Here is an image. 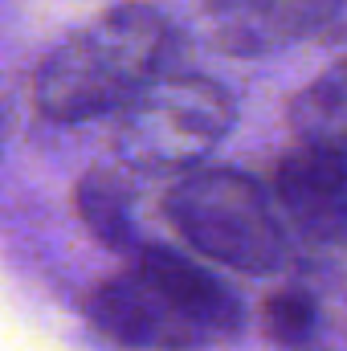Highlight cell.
<instances>
[{"mask_svg": "<svg viewBox=\"0 0 347 351\" xmlns=\"http://www.w3.org/2000/svg\"><path fill=\"white\" fill-rule=\"evenodd\" d=\"M4 139H8V119H4V110H0V147H4Z\"/></svg>", "mask_w": 347, "mask_h": 351, "instance_id": "8fae6325", "label": "cell"}, {"mask_svg": "<svg viewBox=\"0 0 347 351\" xmlns=\"http://www.w3.org/2000/svg\"><path fill=\"white\" fill-rule=\"evenodd\" d=\"M319 327V311L311 302V294L302 290H282L265 302V331L274 343L282 348H302Z\"/></svg>", "mask_w": 347, "mask_h": 351, "instance_id": "9c48e42d", "label": "cell"}, {"mask_svg": "<svg viewBox=\"0 0 347 351\" xmlns=\"http://www.w3.org/2000/svg\"><path fill=\"white\" fill-rule=\"evenodd\" d=\"M270 192L307 241H347V143L302 135L282 156Z\"/></svg>", "mask_w": 347, "mask_h": 351, "instance_id": "5b68a950", "label": "cell"}, {"mask_svg": "<svg viewBox=\"0 0 347 351\" xmlns=\"http://www.w3.org/2000/svg\"><path fill=\"white\" fill-rule=\"evenodd\" d=\"M94 331L131 351H192L217 343L196 315H188L172 294L139 265L94 286L86 302Z\"/></svg>", "mask_w": 347, "mask_h": 351, "instance_id": "277c9868", "label": "cell"}, {"mask_svg": "<svg viewBox=\"0 0 347 351\" xmlns=\"http://www.w3.org/2000/svg\"><path fill=\"white\" fill-rule=\"evenodd\" d=\"M331 8L335 0H233L217 12V37L229 53H265L319 29Z\"/></svg>", "mask_w": 347, "mask_h": 351, "instance_id": "8992f818", "label": "cell"}, {"mask_svg": "<svg viewBox=\"0 0 347 351\" xmlns=\"http://www.w3.org/2000/svg\"><path fill=\"white\" fill-rule=\"evenodd\" d=\"M229 4H233V0H204V8H208V12H213V16H217V12H221V8H229Z\"/></svg>", "mask_w": 347, "mask_h": 351, "instance_id": "30bf717a", "label": "cell"}, {"mask_svg": "<svg viewBox=\"0 0 347 351\" xmlns=\"http://www.w3.org/2000/svg\"><path fill=\"white\" fill-rule=\"evenodd\" d=\"M237 123V102L217 78L160 74L119 110V156L131 168H200Z\"/></svg>", "mask_w": 347, "mask_h": 351, "instance_id": "3957f363", "label": "cell"}, {"mask_svg": "<svg viewBox=\"0 0 347 351\" xmlns=\"http://www.w3.org/2000/svg\"><path fill=\"white\" fill-rule=\"evenodd\" d=\"M135 265L143 274H152L188 315H196L213 339H233L241 331V302H237V294L225 282H217L213 274H204L200 265H192L188 258H180L172 250H160V245H147Z\"/></svg>", "mask_w": 347, "mask_h": 351, "instance_id": "52a82bcc", "label": "cell"}, {"mask_svg": "<svg viewBox=\"0 0 347 351\" xmlns=\"http://www.w3.org/2000/svg\"><path fill=\"white\" fill-rule=\"evenodd\" d=\"M168 221L204 258L237 274H274L286 258V233L278 221V200L254 176L233 168H188L176 180Z\"/></svg>", "mask_w": 347, "mask_h": 351, "instance_id": "7a4b0ae2", "label": "cell"}, {"mask_svg": "<svg viewBox=\"0 0 347 351\" xmlns=\"http://www.w3.org/2000/svg\"><path fill=\"white\" fill-rule=\"evenodd\" d=\"M344 82H347V70H344Z\"/></svg>", "mask_w": 347, "mask_h": 351, "instance_id": "7c38bea8", "label": "cell"}, {"mask_svg": "<svg viewBox=\"0 0 347 351\" xmlns=\"http://www.w3.org/2000/svg\"><path fill=\"white\" fill-rule=\"evenodd\" d=\"M78 213L86 229L110 250H127L135 241L131 225V180L110 168H94L78 184Z\"/></svg>", "mask_w": 347, "mask_h": 351, "instance_id": "ba28073f", "label": "cell"}, {"mask_svg": "<svg viewBox=\"0 0 347 351\" xmlns=\"http://www.w3.org/2000/svg\"><path fill=\"white\" fill-rule=\"evenodd\" d=\"M176 45L172 21L156 4H115L41 62L33 78L37 110L58 123L115 114L172 70Z\"/></svg>", "mask_w": 347, "mask_h": 351, "instance_id": "6da1fadb", "label": "cell"}]
</instances>
